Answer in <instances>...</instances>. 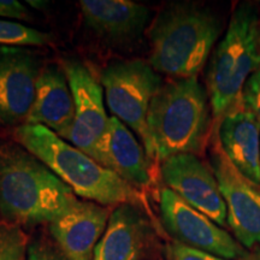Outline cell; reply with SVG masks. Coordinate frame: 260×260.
<instances>
[{"label":"cell","mask_w":260,"mask_h":260,"mask_svg":"<svg viewBox=\"0 0 260 260\" xmlns=\"http://www.w3.org/2000/svg\"><path fill=\"white\" fill-rule=\"evenodd\" d=\"M260 69V15L253 4L234 10L222 40L211 56L206 86L213 129L241 96L247 81Z\"/></svg>","instance_id":"5b68a950"},{"label":"cell","mask_w":260,"mask_h":260,"mask_svg":"<svg viewBox=\"0 0 260 260\" xmlns=\"http://www.w3.org/2000/svg\"><path fill=\"white\" fill-rule=\"evenodd\" d=\"M107 168L135 189H147L153 183L152 164L144 146L128 126L115 116L110 117L105 140Z\"/></svg>","instance_id":"e0dca14e"},{"label":"cell","mask_w":260,"mask_h":260,"mask_svg":"<svg viewBox=\"0 0 260 260\" xmlns=\"http://www.w3.org/2000/svg\"><path fill=\"white\" fill-rule=\"evenodd\" d=\"M28 245L21 226L0 220V260H28Z\"/></svg>","instance_id":"d6986e66"},{"label":"cell","mask_w":260,"mask_h":260,"mask_svg":"<svg viewBox=\"0 0 260 260\" xmlns=\"http://www.w3.org/2000/svg\"><path fill=\"white\" fill-rule=\"evenodd\" d=\"M63 70L73 93L76 112L73 125L63 140L107 168L105 140L110 117L104 106L102 84L86 64L75 58L63 61Z\"/></svg>","instance_id":"52a82bcc"},{"label":"cell","mask_w":260,"mask_h":260,"mask_svg":"<svg viewBox=\"0 0 260 260\" xmlns=\"http://www.w3.org/2000/svg\"><path fill=\"white\" fill-rule=\"evenodd\" d=\"M75 103L64 70L44 67L39 75L35 99L24 124L42 125L64 139L75 121Z\"/></svg>","instance_id":"9a60e30c"},{"label":"cell","mask_w":260,"mask_h":260,"mask_svg":"<svg viewBox=\"0 0 260 260\" xmlns=\"http://www.w3.org/2000/svg\"><path fill=\"white\" fill-rule=\"evenodd\" d=\"M112 211L93 201L76 199L48 224V232L68 260H93Z\"/></svg>","instance_id":"4fadbf2b"},{"label":"cell","mask_w":260,"mask_h":260,"mask_svg":"<svg viewBox=\"0 0 260 260\" xmlns=\"http://www.w3.org/2000/svg\"><path fill=\"white\" fill-rule=\"evenodd\" d=\"M160 175L169 189L204 213L220 228L226 226V205L212 169L195 154H177L160 164Z\"/></svg>","instance_id":"30bf717a"},{"label":"cell","mask_w":260,"mask_h":260,"mask_svg":"<svg viewBox=\"0 0 260 260\" xmlns=\"http://www.w3.org/2000/svg\"><path fill=\"white\" fill-rule=\"evenodd\" d=\"M210 167L226 205V222L242 247L260 246V184L240 172L214 138Z\"/></svg>","instance_id":"9c48e42d"},{"label":"cell","mask_w":260,"mask_h":260,"mask_svg":"<svg viewBox=\"0 0 260 260\" xmlns=\"http://www.w3.org/2000/svg\"><path fill=\"white\" fill-rule=\"evenodd\" d=\"M28 260H68L51 236L41 234L29 241Z\"/></svg>","instance_id":"ffe728a7"},{"label":"cell","mask_w":260,"mask_h":260,"mask_svg":"<svg viewBox=\"0 0 260 260\" xmlns=\"http://www.w3.org/2000/svg\"><path fill=\"white\" fill-rule=\"evenodd\" d=\"M52 41L50 32L27 27L17 22L0 19V46H45Z\"/></svg>","instance_id":"ac0fdd59"},{"label":"cell","mask_w":260,"mask_h":260,"mask_svg":"<svg viewBox=\"0 0 260 260\" xmlns=\"http://www.w3.org/2000/svg\"><path fill=\"white\" fill-rule=\"evenodd\" d=\"M147 128L153 165L172 155L203 153L213 130V116L209 93L198 77L162 83L149 105Z\"/></svg>","instance_id":"7a4b0ae2"},{"label":"cell","mask_w":260,"mask_h":260,"mask_svg":"<svg viewBox=\"0 0 260 260\" xmlns=\"http://www.w3.org/2000/svg\"><path fill=\"white\" fill-rule=\"evenodd\" d=\"M40 58L27 47L0 46V124L25 123L35 99Z\"/></svg>","instance_id":"8fae6325"},{"label":"cell","mask_w":260,"mask_h":260,"mask_svg":"<svg viewBox=\"0 0 260 260\" xmlns=\"http://www.w3.org/2000/svg\"><path fill=\"white\" fill-rule=\"evenodd\" d=\"M223 30L216 12L198 3H171L154 18L147 34L149 65L174 79L198 77Z\"/></svg>","instance_id":"3957f363"},{"label":"cell","mask_w":260,"mask_h":260,"mask_svg":"<svg viewBox=\"0 0 260 260\" xmlns=\"http://www.w3.org/2000/svg\"><path fill=\"white\" fill-rule=\"evenodd\" d=\"M59 177L15 140L0 139V216L21 228L50 224L76 201Z\"/></svg>","instance_id":"6da1fadb"},{"label":"cell","mask_w":260,"mask_h":260,"mask_svg":"<svg viewBox=\"0 0 260 260\" xmlns=\"http://www.w3.org/2000/svg\"><path fill=\"white\" fill-rule=\"evenodd\" d=\"M100 82L112 116L138 135L149 159L147 115L152 99L164 83L161 76L141 59L119 60L103 70Z\"/></svg>","instance_id":"8992f818"},{"label":"cell","mask_w":260,"mask_h":260,"mask_svg":"<svg viewBox=\"0 0 260 260\" xmlns=\"http://www.w3.org/2000/svg\"><path fill=\"white\" fill-rule=\"evenodd\" d=\"M240 100L260 123V69L256 70L246 82Z\"/></svg>","instance_id":"44dd1931"},{"label":"cell","mask_w":260,"mask_h":260,"mask_svg":"<svg viewBox=\"0 0 260 260\" xmlns=\"http://www.w3.org/2000/svg\"><path fill=\"white\" fill-rule=\"evenodd\" d=\"M155 249L153 225L141 204L126 203L111 212L93 260H149Z\"/></svg>","instance_id":"7c38bea8"},{"label":"cell","mask_w":260,"mask_h":260,"mask_svg":"<svg viewBox=\"0 0 260 260\" xmlns=\"http://www.w3.org/2000/svg\"><path fill=\"white\" fill-rule=\"evenodd\" d=\"M15 141L40 159L76 197L111 207L142 204L138 189L42 125L16 126Z\"/></svg>","instance_id":"277c9868"},{"label":"cell","mask_w":260,"mask_h":260,"mask_svg":"<svg viewBox=\"0 0 260 260\" xmlns=\"http://www.w3.org/2000/svg\"><path fill=\"white\" fill-rule=\"evenodd\" d=\"M159 210L162 225L177 242L225 260L248 255L241 243L229 233L169 188L160 190Z\"/></svg>","instance_id":"ba28073f"},{"label":"cell","mask_w":260,"mask_h":260,"mask_svg":"<svg viewBox=\"0 0 260 260\" xmlns=\"http://www.w3.org/2000/svg\"><path fill=\"white\" fill-rule=\"evenodd\" d=\"M84 23L112 44H128L141 37L149 19L147 6L129 0H81Z\"/></svg>","instance_id":"2e32d148"},{"label":"cell","mask_w":260,"mask_h":260,"mask_svg":"<svg viewBox=\"0 0 260 260\" xmlns=\"http://www.w3.org/2000/svg\"><path fill=\"white\" fill-rule=\"evenodd\" d=\"M27 4L31 5L32 8H37V9H45V6H46V3L45 2H31V0L27 2Z\"/></svg>","instance_id":"cb8c5ba5"},{"label":"cell","mask_w":260,"mask_h":260,"mask_svg":"<svg viewBox=\"0 0 260 260\" xmlns=\"http://www.w3.org/2000/svg\"><path fill=\"white\" fill-rule=\"evenodd\" d=\"M0 17L31 21V14L27 6L17 0H0Z\"/></svg>","instance_id":"603a6c76"},{"label":"cell","mask_w":260,"mask_h":260,"mask_svg":"<svg viewBox=\"0 0 260 260\" xmlns=\"http://www.w3.org/2000/svg\"><path fill=\"white\" fill-rule=\"evenodd\" d=\"M226 158L243 176L260 184V123L237 100L214 126Z\"/></svg>","instance_id":"5bb4252c"},{"label":"cell","mask_w":260,"mask_h":260,"mask_svg":"<svg viewBox=\"0 0 260 260\" xmlns=\"http://www.w3.org/2000/svg\"><path fill=\"white\" fill-rule=\"evenodd\" d=\"M168 253L172 260H225L177 241H174L171 245H169Z\"/></svg>","instance_id":"7402d4cb"},{"label":"cell","mask_w":260,"mask_h":260,"mask_svg":"<svg viewBox=\"0 0 260 260\" xmlns=\"http://www.w3.org/2000/svg\"><path fill=\"white\" fill-rule=\"evenodd\" d=\"M255 260H260V256H259V258H255Z\"/></svg>","instance_id":"d4e9b609"}]
</instances>
